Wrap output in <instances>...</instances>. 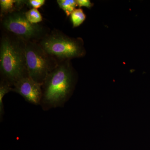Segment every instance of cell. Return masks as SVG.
Segmentation results:
<instances>
[{
    "mask_svg": "<svg viewBox=\"0 0 150 150\" xmlns=\"http://www.w3.org/2000/svg\"><path fill=\"white\" fill-rule=\"evenodd\" d=\"M26 6V1L25 0H1L0 17L16 11L24 9Z\"/></svg>",
    "mask_w": 150,
    "mask_h": 150,
    "instance_id": "7",
    "label": "cell"
},
{
    "mask_svg": "<svg viewBox=\"0 0 150 150\" xmlns=\"http://www.w3.org/2000/svg\"><path fill=\"white\" fill-rule=\"evenodd\" d=\"M25 56L28 76L42 85L47 76L59 64L57 60L50 56L36 42H26Z\"/></svg>",
    "mask_w": 150,
    "mask_h": 150,
    "instance_id": "5",
    "label": "cell"
},
{
    "mask_svg": "<svg viewBox=\"0 0 150 150\" xmlns=\"http://www.w3.org/2000/svg\"><path fill=\"white\" fill-rule=\"evenodd\" d=\"M86 18L83 10L81 8L75 9L70 15V19L73 28L79 27L82 24Z\"/></svg>",
    "mask_w": 150,
    "mask_h": 150,
    "instance_id": "8",
    "label": "cell"
},
{
    "mask_svg": "<svg viewBox=\"0 0 150 150\" xmlns=\"http://www.w3.org/2000/svg\"><path fill=\"white\" fill-rule=\"evenodd\" d=\"M38 43L59 63L83 57L86 53L82 38L70 37L59 30H51Z\"/></svg>",
    "mask_w": 150,
    "mask_h": 150,
    "instance_id": "3",
    "label": "cell"
},
{
    "mask_svg": "<svg viewBox=\"0 0 150 150\" xmlns=\"http://www.w3.org/2000/svg\"><path fill=\"white\" fill-rule=\"evenodd\" d=\"M26 42L1 32L0 39L1 80L13 86L20 80L29 77L25 56Z\"/></svg>",
    "mask_w": 150,
    "mask_h": 150,
    "instance_id": "2",
    "label": "cell"
},
{
    "mask_svg": "<svg viewBox=\"0 0 150 150\" xmlns=\"http://www.w3.org/2000/svg\"><path fill=\"white\" fill-rule=\"evenodd\" d=\"M77 6L81 8L82 7H85L88 9L91 8L94 5L90 0H76Z\"/></svg>",
    "mask_w": 150,
    "mask_h": 150,
    "instance_id": "13",
    "label": "cell"
},
{
    "mask_svg": "<svg viewBox=\"0 0 150 150\" xmlns=\"http://www.w3.org/2000/svg\"><path fill=\"white\" fill-rule=\"evenodd\" d=\"M25 14L28 21L33 24H38L43 21L42 15L37 9H29L25 12Z\"/></svg>",
    "mask_w": 150,
    "mask_h": 150,
    "instance_id": "11",
    "label": "cell"
},
{
    "mask_svg": "<svg viewBox=\"0 0 150 150\" xmlns=\"http://www.w3.org/2000/svg\"><path fill=\"white\" fill-rule=\"evenodd\" d=\"M46 3L45 0H28L26 1V5L30 8L38 9L44 5Z\"/></svg>",
    "mask_w": 150,
    "mask_h": 150,
    "instance_id": "12",
    "label": "cell"
},
{
    "mask_svg": "<svg viewBox=\"0 0 150 150\" xmlns=\"http://www.w3.org/2000/svg\"><path fill=\"white\" fill-rule=\"evenodd\" d=\"M12 92L20 95L28 102L40 105L42 98V85L29 77L22 79L13 86Z\"/></svg>",
    "mask_w": 150,
    "mask_h": 150,
    "instance_id": "6",
    "label": "cell"
},
{
    "mask_svg": "<svg viewBox=\"0 0 150 150\" xmlns=\"http://www.w3.org/2000/svg\"><path fill=\"white\" fill-rule=\"evenodd\" d=\"M78 76L71 61L59 63L42 84L40 105L44 110L62 107L74 91Z\"/></svg>",
    "mask_w": 150,
    "mask_h": 150,
    "instance_id": "1",
    "label": "cell"
},
{
    "mask_svg": "<svg viewBox=\"0 0 150 150\" xmlns=\"http://www.w3.org/2000/svg\"><path fill=\"white\" fill-rule=\"evenodd\" d=\"M13 87L11 85L5 81L1 80L0 81V118L1 120L4 113L3 99L7 93L12 91Z\"/></svg>",
    "mask_w": 150,
    "mask_h": 150,
    "instance_id": "9",
    "label": "cell"
},
{
    "mask_svg": "<svg viewBox=\"0 0 150 150\" xmlns=\"http://www.w3.org/2000/svg\"><path fill=\"white\" fill-rule=\"evenodd\" d=\"M56 1L60 8L64 11L67 17L70 16L78 6L76 0H57Z\"/></svg>",
    "mask_w": 150,
    "mask_h": 150,
    "instance_id": "10",
    "label": "cell"
},
{
    "mask_svg": "<svg viewBox=\"0 0 150 150\" xmlns=\"http://www.w3.org/2000/svg\"><path fill=\"white\" fill-rule=\"evenodd\" d=\"M26 11L24 9L16 11L1 17V32L13 35L25 42L39 43L51 30L42 23H30L25 16Z\"/></svg>",
    "mask_w": 150,
    "mask_h": 150,
    "instance_id": "4",
    "label": "cell"
}]
</instances>
